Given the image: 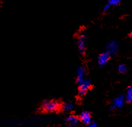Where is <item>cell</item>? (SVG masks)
I'll return each instance as SVG.
<instances>
[{"mask_svg": "<svg viewBox=\"0 0 132 127\" xmlns=\"http://www.w3.org/2000/svg\"><path fill=\"white\" fill-rule=\"evenodd\" d=\"M78 83H79V94L82 96L89 89L90 86V82L89 80L84 78L82 81H79Z\"/></svg>", "mask_w": 132, "mask_h": 127, "instance_id": "6da1fadb", "label": "cell"}, {"mask_svg": "<svg viewBox=\"0 0 132 127\" xmlns=\"http://www.w3.org/2000/svg\"><path fill=\"white\" fill-rule=\"evenodd\" d=\"M59 105L55 101H47L43 104V109L48 112H53L59 109Z\"/></svg>", "mask_w": 132, "mask_h": 127, "instance_id": "7a4b0ae2", "label": "cell"}, {"mask_svg": "<svg viewBox=\"0 0 132 127\" xmlns=\"http://www.w3.org/2000/svg\"><path fill=\"white\" fill-rule=\"evenodd\" d=\"M118 50V44L116 41H110L106 45V52L110 55H115Z\"/></svg>", "mask_w": 132, "mask_h": 127, "instance_id": "3957f363", "label": "cell"}, {"mask_svg": "<svg viewBox=\"0 0 132 127\" xmlns=\"http://www.w3.org/2000/svg\"><path fill=\"white\" fill-rule=\"evenodd\" d=\"M78 49L80 53H84L86 48V38L84 35H81L78 39Z\"/></svg>", "mask_w": 132, "mask_h": 127, "instance_id": "277c9868", "label": "cell"}, {"mask_svg": "<svg viewBox=\"0 0 132 127\" xmlns=\"http://www.w3.org/2000/svg\"><path fill=\"white\" fill-rule=\"evenodd\" d=\"M110 55L107 52L102 53L101 55H99V57H98V64H99L101 66L105 65V64L108 62V61L110 60Z\"/></svg>", "mask_w": 132, "mask_h": 127, "instance_id": "5b68a950", "label": "cell"}, {"mask_svg": "<svg viewBox=\"0 0 132 127\" xmlns=\"http://www.w3.org/2000/svg\"><path fill=\"white\" fill-rule=\"evenodd\" d=\"M125 98L123 96L116 97L113 101V108H121L124 105Z\"/></svg>", "mask_w": 132, "mask_h": 127, "instance_id": "8992f818", "label": "cell"}, {"mask_svg": "<svg viewBox=\"0 0 132 127\" xmlns=\"http://www.w3.org/2000/svg\"><path fill=\"white\" fill-rule=\"evenodd\" d=\"M80 118L81 121L85 124L89 125L90 123H91V116L88 112L82 113L80 115Z\"/></svg>", "mask_w": 132, "mask_h": 127, "instance_id": "52a82bcc", "label": "cell"}, {"mask_svg": "<svg viewBox=\"0 0 132 127\" xmlns=\"http://www.w3.org/2000/svg\"><path fill=\"white\" fill-rule=\"evenodd\" d=\"M67 123L70 127H75L77 126L78 123H79V120L77 118L76 116L74 115H71L69 116L68 118L66 120Z\"/></svg>", "mask_w": 132, "mask_h": 127, "instance_id": "ba28073f", "label": "cell"}, {"mask_svg": "<svg viewBox=\"0 0 132 127\" xmlns=\"http://www.w3.org/2000/svg\"><path fill=\"white\" fill-rule=\"evenodd\" d=\"M85 69L83 67H80L77 69V81H82V79L85 78Z\"/></svg>", "mask_w": 132, "mask_h": 127, "instance_id": "9c48e42d", "label": "cell"}, {"mask_svg": "<svg viewBox=\"0 0 132 127\" xmlns=\"http://www.w3.org/2000/svg\"><path fill=\"white\" fill-rule=\"evenodd\" d=\"M126 101L128 102H132V86L128 87L127 89V91L126 93V97H125Z\"/></svg>", "mask_w": 132, "mask_h": 127, "instance_id": "30bf717a", "label": "cell"}, {"mask_svg": "<svg viewBox=\"0 0 132 127\" xmlns=\"http://www.w3.org/2000/svg\"><path fill=\"white\" fill-rule=\"evenodd\" d=\"M63 109L65 111H70L73 109V105L72 102H66L63 105Z\"/></svg>", "mask_w": 132, "mask_h": 127, "instance_id": "8fae6325", "label": "cell"}, {"mask_svg": "<svg viewBox=\"0 0 132 127\" xmlns=\"http://www.w3.org/2000/svg\"><path fill=\"white\" fill-rule=\"evenodd\" d=\"M120 3V0H108L107 4L110 6H117Z\"/></svg>", "mask_w": 132, "mask_h": 127, "instance_id": "7c38bea8", "label": "cell"}, {"mask_svg": "<svg viewBox=\"0 0 132 127\" xmlns=\"http://www.w3.org/2000/svg\"><path fill=\"white\" fill-rule=\"evenodd\" d=\"M118 71L120 73H125V72L127 71V67L126 65L124 64H120L119 67H118Z\"/></svg>", "mask_w": 132, "mask_h": 127, "instance_id": "4fadbf2b", "label": "cell"}, {"mask_svg": "<svg viewBox=\"0 0 132 127\" xmlns=\"http://www.w3.org/2000/svg\"><path fill=\"white\" fill-rule=\"evenodd\" d=\"M110 7V6L109 4H106V5H105V6L104 7V10H105V11H106V10H107L109 9V7Z\"/></svg>", "mask_w": 132, "mask_h": 127, "instance_id": "5bb4252c", "label": "cell"}, {"mask_svg": "<svg viewBox=\"0 0 132 127\" xmlns=\"http://www.w3.org/2000/svg\"><path fill=\"white\" fill-rule=\"evenodd\" d=\"M88 127H96V125L95 123H90Z\"/></svg>", "mask_w": 132, "mask_h": 127, "instance_id": "9a60e30c", "label": "cell"}, {"mask_svg": "<svg viewBox=\"0 0 132 127\" xmlns=\"http://www.w3.org/2000/svg\"><path fill=\"white\" fill-rule=\"evenodd\" d=\"M131 37H132V31H131Z\"/></svg>", "mask_w": 132, "mask_h": 127, "instance_id": "2e32d148", "label": "cell"}]
</instances>
